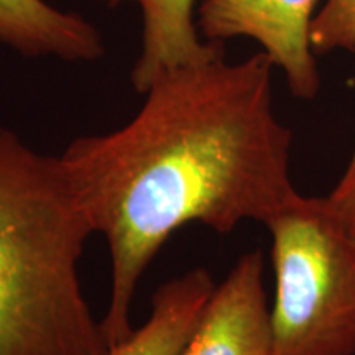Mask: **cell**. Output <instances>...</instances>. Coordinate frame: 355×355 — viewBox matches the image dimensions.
Wrapping results in <instances>:
<instances>
[{
    "instance_id": "obj_10",
    "label": "cell",
    "mask_w": 355,
    "mask_h": 355,
    "mask_svg": "<svg viewBox=\"0 0 355 355\" xmlns=\"http://www.w3.org/2000/svg\"><path fill=\"white\" fill-rule=\"evenodd\" d=\"M326 199L340 224L355 239V145L343 176Z\"/></svg>"
},
{
    "instance_id": "obj_4",
    "label": "cell",
    "mask_w": 355,
    "mask_h": 355,
    "mask_svg": "<svg viewBox=\"0 0 355 355\" xmlns=\"http://www.w3.org/2000/svg\"><path fill=\"white\" fill-rule=\"evenodd\" d=\"M318 0H202L198 28L211 43L250 38L285 74L291 94L314 99L321 87L311 24Z\"/></svg>"
},
{
    "instance_id": "obj_5",
    "label": "cell",
    "mask_w": 355,
    "mask_h": 355,
    "mask_svg": "<svg viewBox=\"0 0 355 355\" xmlns=\"http://www.w3.org/2000/svg\"><path fill=\"white\" fill-rule=\"evenodd\" d=\"M181 355H273L263 252L243 254L216 285Z\"/></svg>"
},
{
    "instance_id": "obj_3",
    "label": "cell",
    "mask_w": 355,
    "mask_h": 355,
    "mask_svg": "<svg viewBox=\"0 0 355 355\" xmlns=\"http://www.w3.org/2000/svg\"><path fill=\"white\" fill-rule=\"evenodd\" d=\"M273 355H355V239L326 198L298 194L266 222Z\"/></svg>"
},
{
    "instance_id": "obj_6",
    "label": "cell",
    "mask_w": 355,
    "mask_h": 355,
    "mask_svg": "<svg viewBox=\"0 0 355 355\" xmlns=\"http://www.w3.org/2000/svg\"><path fill=\"white\" fill-rule=\"evenodd\" d=\"M117 7L135 3L141 12V46L132 68L139 94L168 71L204 63L224 55V44L202 38L198 28L196 0H97Z\"/></svg>"
},
{
    "instance_id": "obj_7",
    "label": "cell",
    "mask_w": 355,
    "mask_h": 355,
    "mask_svg": "<svg viewBox=\"0 0 355 355\" xmlns=\"http://www.w3.org/2000/svg\"><path fill=\"white\" fill-rule=\"evenodd\" d=\"M0 43L28 58L89 63L105 55L94 24L48 0H0Z\"/></svg>"
},
{
    "instance_id": "obj_2",
    "label": "cell",
    "mask_w": 355,
    "mask_h": 355,
    "mask_svg": "<svg viewBox=\"0 0 355 355\" xmlns=\"http://www.w3.org/2000/svg\"><path fill=\"white\" fill-rule=\"evenodd\" d=\"M91 220L60 157L0 127V355H105L79 260Z\"/></svg>"
},
{
    "instance_id": "obj_9",
    "label": "cell",
    "mask_w": 355,
    "mask_h": 355,
    "mask_svg": "<svg viewBox=\"0 0 355 355\" xmlns=\"http://www.w3.org/2000/svg\"><path fill=\"white\" fill-rule=\"evenodd\" d=\"M316 55L344 50L355 55V0H326L311 24Z\"/></svg>"
},
{
    "instance_id": "obj_1",
    "label": "cell",
    "mask_w": 355,
    "mask_h": 355,
    "mask_svg": "<svg viewBox=\"0 0 355 355\" xmlns=\"http://www.w3.org/2000/svg\"><path fill=\"white\" fill-rule=\"evenodd\" d=\"M273 63L263 51L225 55L158 76L125 125L73 140L66 175L110 257L102 332L109 347L133 331L144 273L173 234L201 224L230 234L266 224L298 196L293 133L273 105Z\"/></svg>"
},
{
    "instance_id": "obj_8",
    "label": "cell",
    "mask_w": 355,
    "mask_h": 355,
    "mask_svg": "<svg viewBox=\"0 0 355 355\" xmlns=\"http://www.w3.org/2000/svg\"><path fill=\"white\" fill-rule=\"evenodd\" d=\"M214 288V279L204 268L163 283L155 291L148 319L105 355H181Z\"/></svg>"
}]
</instances>
